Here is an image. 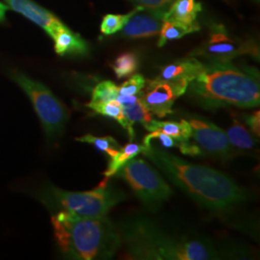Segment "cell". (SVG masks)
<instances>
[{"instance_id": "1", "label": "cell", "mask_w": 260, "mask_h": 260, "mask_svg": "<svg viewBox=\"0 0 260 260\" xmlns=\"http://www.w3.org/2000/svg\"><path fill=\"white\" fill-rule=\"evenodd\" d=\"M142 153L187 195L210 210L226 211L247 199L241 187L220 171L187 162L151 144Z\"/></svg>"}, {"instance_id": "2", "label": "cell", "mask_w": 260, "mask_h": 260, "mask_svg": "<svg viewBox=\"0 0 260 260\" xmlns=\"http://www.w3.org/2000/svg\"><path fill=\"white\" fill-rule=\"evenodd\" d=\"M186 92L206 110L235 106L254 108L260 104L259 74L252 67L230 62L208 63Z\"/></svg>"}, {"instance_id": "3", "label": "cell", "mask_w": 260, "mask_h": 260, "mask_svg": "<svg viewBox=\"0 0 260 260\" xmlns=\"http://www.w3.org/2000/svg\"><path fill=\"white\" fill-rule=\"evenodd\" d=\"M131 259L208 260L218 258L209 241L175 237L147 218H132L118 229Z\"/></svg>"}, {"instance_id": "4", "label": "cell", "mask_w": 260, "mask_h": 260, "mask_svg": "<svg viewBox=\"0 0 260 260\" xmlns=\"http://www.w3.org/2000/svg\"><path fill=\"white\" fill-rule=\"evenodd\" d=\"M51 223L63 254L79 260L109 259L121 247L118 228L108 217L91 218L58 211Z\"/></svg>"}, {"instance_id": "5", "label": "cell", "mask_w": 260, "mask_h": 260, "mask_svg": "<svg viewBox=\"0 0 260 260\" xmlns=\"http://www.w3.org/2000/svg\"><path fill=\"white\" fill-rule=\"evenodd\" d=\"M107 182L103 180L96 188L85 192L66 191L47 184L38 191L36 197L51 213L65 211L80 217L103 218L125 199L122 192L111 188Z\"/></svg>"}, {"instance_id": "6", "label": "cell", "mask_w": 260, "mask_h": 260, "mask_svg": "<svg viewBox=\"0 0 260 260\" xmlns=\"http://www.w3.org/2000/svg\"><path fill=\"white\" fill-rule=\"evenodd\" d=\"M9 75L31 101L48 141L59 138L69 120L68 108L44 84L18 70L11 71Z\"/></svg>"}, {"instance_id": "7", "label": "cell", "mask_w": 260, "mask_h": 260, "mask_svg": "<svg viewBox=\"0 0 260 260\" xmlns=\"http://www.w3.org/2000/svg\"><path fill=\"white\" fill-rule=\"evenodd\" d=\"M115 176L123 179L150 209H156L172 196V189L164 178L142 158H132Z\"/></svg>"}, {"instance_id": "8", "label": "cell", "mask_w": 260, "mask_h": 260, "mask_svg": "<svg viewBox=\"0 0 260 260\" xmlns=\"http://www.w3.org/2000/svg\"><path fill=\"white\" fill-rule=\"evenodd\" d=\"M188 84L178 81L153 79L146 81L141 91V100L152 115L164 118L173 113L177 99L186 93Z\"/></svg>"}, {"instance_id": "9", "label": "cell", "mask_w": 260, "mask_h": 260, "mask_svg": "<svg viewBox=\"0 0 260 260\" xmlns=\"http://www.w3.org/2000/svg\"><path fill=\"white\" fill-rule=\"evenodd\" d=\"M189 124L192 129L191 138L206 152L217 157H229L232 153V145L226 133L212 122L191 119Z\"/></svg>"}, {"instance_id": "10", "label": "cell", "mask_w": 260, "mask_h": 260, "mask_svg": "<svg viewBox=\"0 0 260 260\" xmlns=\"http://www.w3.org/2000/svg\"><path fill=\"white\" fill-rule=\"evenodd\" d=\"M196 55L204 56L209 63L230 62L237 56L243 54L258 55L256 47L250 43H237L228 37L223 32L212 35L205 47L196 52Z\"/></svg>"}, {"instance_id": "11", "label": "cell", "mask_w": 260, "mask_h": 260, "mask_svg": "<svg viewBox=\"0 0 260 260\" xmlns=\"http://www.w3.org/2000/svg\"><path fill=\"white\" fill-rule=\"evenodd\" d=\"M9 9L22 15L38 26L43 28L49 35L54 37L56 33L64 27L65 24L48 10L40 6L33 0H3Z\"/></svg>"}, {"instance_id": "12", "label": "cell", "mask_w": 260, "mask_h": 260, "mask_svg": "<svg viewBox=\"0 0 260 260\" xmlns=\"http://www.w3.org/2000/svg\"><path fill=\"white\" fill-rule=\"evenodd\" d=\"M166 11L145 8L140 10L122 27V35L132 39L156 36L160 33Z\"/></svg>"}, {"instance_id": "13", "label": "cell", "mask_w": 260, "mask_h": 260, "mask_svg": "<svg viewBox=\"0 0 260 260\" xmlns=\"http://www.w3.org/2000/svg\"><path fill=\"white\" fill-rule=\"evenodd\" d=\"M205 64L196 57H189L162 68L157 79L189 84L203 71Z\"/></svg>"}, {"instance_id": "14", "label": "cell", "mask_w": 260, "mask_h": 260, "mask_svg": "<svg viewBox=\"0 0 260 260\" xmlns=\"http://www.w3.org/2000/svg\"><path fill=\"white\" fill-rule=\"evenodd\" d=\"M54 50L58 55L86 56L89 54L90 47L80 35L70 28H61L52 38Z\"/></svg>"}, {"instance_id": "15", "label": "cell", "mask_w": 260, "mask_h": 260, "mask_svg": "<svg viewBox=\"0 0 260 260\" xmlns=\"http://www.w3.org/2000/svg\"><path fill=\"white\" fill-rule=\"evenodd\" d=\"M202 9V4L196 0H173L165 13L164 20L191 24L195 22Z\"/></svg>"}, {"instance_id": "16", "label": "cell", "mask_w": 260, "mask_h": 260, "mask_svg": "<svg viewBox=\"0 0 260 260\" xmlns=\"http://www.w3.org/2000/svg\"><path fill=\"white\" fill-rule=\"evenodd\" d=\"M148 131L160 130L166 133L172 138L177 140V142H185L191 139L192 129L189 124V121L181 120L180 121H159L151 120L149 124L145 127Z\"/></svg>"}, {"instance_id": "17", "label": "cell", "mask_w": 260, "mask_h": 260, "mask_svg": "<svg viewBox=\"0 0 260 260\" xmlns=\"http://www.w3.org/2000/svg\"><path fill=\"white\" fill-rule=\"evenodd\" d=\"M86 106L98 114H101L103 116L111 118L113 120L118 121L124 129L127 130L129 139L131 141L133 140L134 138L133 125L125 118L123 111H122V106L119 102L111 101L109 103H89Z\"/></svg>"}, {"instance_id": "18", "label": "cell", "mask_w": 260, "mask_h": 260, "mask_svg": "<svg viewBox=\"0 0 260 260\" xmlns=\"http://www.w3.org/2000/svg\"><path fill=\"white\" fill-rule=\"evenodd\" d=\"M199 30L200 25L197 22H193L191 24H182L178 22L164 20L159 33L160 37L158 41V47H164L169 41L180 39Z\"/></svg>"}, {"instance_id": "19", "label": "cell", "mask_w": 260, "mask_h": 260, "mask_svg": "<svg viewBox=\"0 0 260 260\" xmlns=\"http://www.w3.org/2000/svg\"><path fill=\"white\" fill-rule=\"evenodd\" d=\"M145 149L146 147L144 145L135 143H129L125 147L121 148V150L111 158L108 167L103 174L105 177L104 180H109V178L114 177L123 165H125L132 158L136 157L138 154L142 153Z\"/></svg>"}, {"instance_id": "20", "label": "cell", "mask_w": 260, "mask_h": 260, "mask_svg": "<svg viewBox=\"0 0 260 260\" xmlns=\"http://www.w3.org/2000/svg\"><path fill=\"white\" fill-rule=\"evenodd\" d=\"M225 133L231 145H233L235 148L241 149L254 148L255 139L241 121L233 119V124Z\"/></svg>"}, {"instance_id": "21", "label": "cell", "mask_w": 260, "mask_h": 260, "mask_svg": "<svg viewBox=\"0 0 260 260\" xmlns=\"http://www.w3.org/2000/svg\"><path fill=\"white\" fill-rule=\"evenodd\" d=\"M116 76L121 79L133 75L139 68V58L133 52H126L119 56L112 65Z\"/></svg>"}, {"instance_id": "22", "label": "cell", "mask_w": 260, "mask_h": 260, "mask_svg": "<svg viewBox=\"0 0 260 260\" xmlns=\"http://www.w3.org/2000/svg\"><path fill=\"white\" fill-rule=\"evenodd\" d=\"M122 111L127 121L132 125L135 122H141L144 127H146L152 120V114L148 110V108L142 102L141 93L139 99L135 103L122 106Z\"/></svg>"}, {"instance_id": "23", "label": "cell", "mask_w": 260, "mask_h": 260, "mask_svg": "<svg viewBox=\"0 0 260 260\" xmlns=\"http://www.w3.org/2000/svg\"><path fill=\"white\" fill-rule=\"evenodd\" d=\"M76 141L82 142V143H88L94 146L101 151L105 152L109 157H114L120 150L121 147L118 144V142L114 139L111 136L106 137H96L91 134H86L79 138H76Z\"/></svg>"}, {"instance_id": "24", "label": "cell", "mask_w": 260, "mask_h": 260, "mask_svg": "<svg viewBox=\"0 0 260 260\" xmlns=\"http://www.w3.org/2000/svg\"><path fill=\"white\" fill-rule=\"evenodd\" d=\"M143 9V7L138 6L137 8L129 12L125 15H106L103 19L101 31L104 35H112L121 31L125 23L129 20L130 18L135 15L138 11Z\"/></svg>"}, {"instance_id": "25", "label": "cell", "mask_w": 260, "mask_h": 260, "mask_svg": "<svg viewBox=\"0 0 260 260\" xmlns=\"http://www.w3.org/2000/svg\"><path fill=\"white\" fill-rule=\"evenodd\" d=\"M119 95V87L109 80L103 81L93 88L90 103H105L116 101Z\"/></svg>"}, {"instance_id": "26", "label": "cell", "mask_w": 260, "mask_h": 260, "mask_svg": "<svg viewBox=\"0 0 260 260\" xmlns=\"http://www.w3.org/2000/svg\"><path fill=\"white\" fill-rule=\"evenodd\" d=\"M146 85V79L143 75H135L131 76L127 81L119 87V94L135 95L141 93Z\"/></svg>"}, {"instance_id": "27", "label": "cell", "mask_w": 260, "mask_h": 260, "mask_svg": "<svg viewBox=\"0 0 260 260\" xmlns=\"http://www.w3.org/2000/svg\"><path fill=\"white\" fill-rule=\"evenodd\" d=\"M153 139H158L160 141V143L162 144L163 147L165 148H174V147H177L179 146V142H177V140L172 138L171 136L167 135L166 133L160 131V130H154V131H150L145 138H144V143L143 145L145 147H148L150 145L151 141Z\"/></svg>"}, {"instance_id": "28", "label": "cell", "mask_w": 260, "mask_h": 260, "mask_svg": "<svg viewBox=\"0 0 260 260\" xmlns=\"http://www.w3.org/2000/svg\"><path fill=\"white\" fill-rule=\"evenodd\" d=\"M145 9L167 10L173 0H131Z\"/></svg>"}, {"instance_id": "29", "label": "cell", "mask_w": 260, "mask_h": 260, "mask_svg": "<svg viewBox=\"0 0 260 260\" xmlns=\"http://www.w3.org/2000/svg\"><path fill=\"white\" fill-rule=\"evenodd\" d=\"M178 149H180L181 153L190 156H197L202 154V149L197 145L193 144L190 140L185 142H180Z\"/></svg>"}, {"instance_id": "30", "label": "cell", "mask_w": 260, "mask_h": 260, "mask_svg": "<svg viewBox=\"0 0 260 260\" xmlns=\"http://www.w3.org/2000/svg\"><path fill=\"white\" fill-rule=\"evenodd\" d=\"M245 121L250 129L253 132L255 136H259L260 134V112H253L251 115H247Z\"/></svg>"}, {"instance_id": "31", "label": "cell", "mask_w": 260, "mask_h": 260, "mask_svg": "<svg viewBox=\"0 0 260 260\" xmlns=\"http://www.w3.org/2000/svg\"><path fill=\"white\" fill-rule=\"evenodd\" d=\"M8 10V6L0 1V22H4L6 20V13Z\"/></svg>"}]
</instances>
